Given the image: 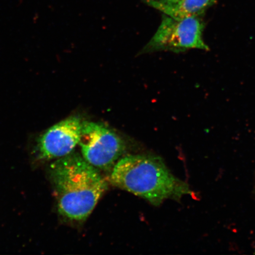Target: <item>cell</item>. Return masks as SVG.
Listing matches in <instances>:
<instances>
[{"mask_svg": "<svg viewBox=\"0 0 255 255\" xmlns=\"http://www.w3.org/2000/svg\"><path fill=\"white\" fill-rule=\"evenodd\" d=\"M82 157L94 167L111 171L126 151L123 139L103 124L83 121L81 139Z\"/></svg>", "mask_w": 255, "mask_h": 255, "instance_id": "cell-4", "label": "cell"}, {"mask_svg": "<svg viewBox=\"0 0 255 255\" xmlns=\"http://www.w3.org/2000/svg\"><path fill=\"white\" fill-rule=\"evenodd\" d=\"M216 0H179L169 4L160 0H146L151 7L175 19L197 16L200 17L215 4Z\"/></svg>", "mask_w": 255, "mask_h": 255, "instance_id": "cell-6", "label": "cell"}, {"mask_svg": "<svg viewBox=\"0 0 255 255\" xmlns=\"http://www.w3.org/2000/svg\"><path fill=\"white\" fill-rule=\"evenodd\" d=\"M110 181L155 206L191 193L189 186L175 177L160 158L150 155L121 158L112 170Z\"/></svg>", "mask_w": 255, "mask_h": 255, "instance_id": "cell-2", "label": "cell"}, {"mask_svg": "<svg viewBox=\"0 0 255 255\" xmlns=\"http://www.w3.org/2000/svg\"><path fill=\"white\" fill-rule=\"evenodd\" d=\"M82 123L81 118L73 116L50 127L38 141V158L50 160L71 154L81 139Z\"/></svg>", "mask_w": 255, "mask_h": 255, "instance_id": "cell-5", "label": "cell"}, {"mask_svg": "<svg viewBox=\"0 0 255 255\" xmlns=\"http://www.w3.org/2000/svg\"><path fill=\"white\" fill-rule=\"evenodd\" d=\"M50 175L59 213L71 221H86L108 189V183L98 169L77 153L71 152L53 162Z\"/></svg>", "mask_w": 255, "mask_h": 255, "instance_id": "cell-1", "label": "cell"}, {"mask_svg": "<svg viewBox=\"0 0 255 255\" xmlns=\"http://www.w3.org/2000/svg\"><path fill=\"white\" fill-rule=\"evenodd\" d=\"M160 1L165 3H169V4H172V3L176 2L179 1V0H160Z\"/></svg>", "mask_w": 255, "mask_h": 255, "instance_id": "cell-7", "label": "cell"}, {"mask_svg": "<svg viewBox=\"0 0 255 255\" xmlns=\"http://www.w3.org/2000/svg\"><path fill=\"white\" fill-rule=\"evenodd\" d=\"M204 24L197 16L175 19L164 15L157 31L144 48L145 52L190 49L209 50L203 40Z\"/></svg>", "mask_w": 255, "mask_h": 255, "instance_id": "cell-3", "label": "cell"}]
</instances>
